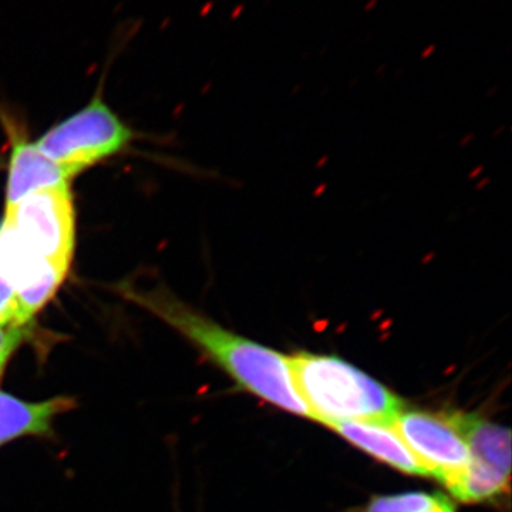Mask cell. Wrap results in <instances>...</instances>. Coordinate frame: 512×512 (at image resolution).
Here are the masks:
<instances>
[{"mask_svg": "<svg viewBox=\"0 0 512 512\" xmlns=\"http://www.w3.org/2000/svg\"><path fill=\"white\" fill-rule=\"evenodd\" d=\"M447 416L466 440L471 461L511 478L510 430L477 414L451 412Z\"/></svg>", "mask_w": 512, "mask_h": 512, "instance_id": "obj_10", "label": "cell"}, {"mask_svg": "<svg viewBox=\"0 0 512 512\" xmlns=\"http://www.w3.org/2000/svg\"><path fill=\"white\" fill-rule=\"evenodd\" d=\"M345 512H456L454 505L443 494L410 493L379 495L362 507Z\"/></svg>", "mask_w": 512, "mask_h": 512, "instance_id": "obj_12", "label": "cell"}, {"mask_svg": "<svg viewBox=\"0 0 512 512\" xmlns=\"http://www.w3.org/2000/svg\"><path fill=\"white\" fill-rule=\"evenodd\" d=\"M3 165H5V163H3L2 158H0V168H2V167H3Z\"/></svg>", "mask_w": 512, "mask_h": 512, "instance_id": "obj_15", "label": "cell"}, {"mask_svg": "<svg viewBox=\"0 0 512 512\" xmlns=\"http://www.w3.org/2000/svg\"><path fill=\"white\" fill-rule=\"evenodd\" d=\"M2 224L30 255L69 271L76 242L69 184L32 192L6 208Z\"/></svg>", "mask_w": 512, "mask_h": 512, "instance_id": "obj_4", "label": "cell"}, {"mask_svg": "<svg viewBox=\"0 0 512 512\" xmlns=\"http://www.w3.org/2000/svg\"><path fill=\"white\" fill-rule=\"evenodd\" d=\"M133 138V131L96 96L83 110L50 128L36 147L73 178L123 151Z\"/></svg>", "mask_w": 512, "mask_h": 512, "instance_id": "obj_3", "label": "cell"}, {"mask_svg": "<svg viewBox=\"0 0 512 512\" xmlns=\"http://www.w3.org/2000/svg\"><path fill=\"white\" fill-rule=\"evenodd\" d=\"M120 293L177 330L241 389L284 412L312 420L311 410L296 392L289 356L224 328L168 289L138 291L123 285Z\"/></svg>", "mask_w": 512, "mask_h": 512, "instance_id": "obj_1", "label": "cell"}, {"mask_svg": "<svg viewBox=\"0 0 512 512\" xmlns=\"http://www.w3.org/2000/svg\"><path fill=\"white\" fill-rule=\"evenodd\" d=\"M444 487L461 503H485L510 493V478L471 461L463 473L451 478Z\"/></svg>", "mask_w": 512, "mask_h": 512, "instance_id": "obj_11", "label": "cell"}, {"mask_svg": "<svg viewBox=\"0 0 512 512\" xmlns=\"http://www.w3.org/2000/svg\"><path fill=\"white\" fill-rule=\"evenodd\" d=\"M0 328H26L20 323L18 296L8 281L0 276Z\"/></svg>", "mask_w": 512, "mask_h": 512, "instance_id": "obj_13", "label": "cell"}, {"mask_svg": "<svg viewBox=\"0 0 512 512\" xmlns=\"http://www.w3.org/2000/svg\"><path fill=\"white\" fill-rule=\"evenodd\" d=\"M328 427L349 441L352 446L360 448L394 470L402 471L409 476L430 477L427 468L414 456L413 451L407 447L392 426L348 421L328 424Z\"/></svg>", "mask_w": 512, "mask_h": 512, "instance_id": "obj_8", "label": "cell"}, {"mask_svg": "<svg viewBox=\"0 0 512 512\" xmlns=\"http://www.w3.org/2000/svg\"><path fill=\"white\" fill-rule=\"evenodd\" d=\"M25 336L26 328H0V377Z\"/></svg>", "mask_w": 512, "mask_h": 512, "instance_id": "obj_14", "label": "cell"}, {"mask_svg": "<svg viewBox=\"0 0 512 512\" xmlns=\"http://www.w3.org/2000/svg\"><path fill=\"white\" fill-rule=\"evenodd\" d=\"M70 180L69 173L40 153L36 143H29L23 137L15 138L6 185V208L18 204L32 192L69 184Z\"/></svg>", "mask_w": 512, "mask_h": 512, "instance_id": "obj_9", "label": "cell"}, {"mask_svg": "<svg viewBox=\"0 0 512 512\" xmlns=\"http://www.w3.org/2000/svg\"><path fill=\"white\" fill-rule=\"evenodd\" d=\"M67 272L30 255L20 247L9 229L0 224V276L15 289L23 326H28L33 316L53 298Z\"/></svg>", "mask_w": 512, "mask_h": 512, "instance_id": "obj_6", "label": "cell"}, {"mask_svg": "<svg viewBox=\"0 0 512 512\" xmlns=\"http://www.w3.org/2000/svg\"><path fill=\"white\" fill-rule=\"evenodd\" d=\"M392 427L429 471L430 477L446 484L471 463L466 440L447 413L403 410Z\"/></svg>", "mask_w": 512, "mask_h": 512, "instance_id": "obj_5", "label": "cell"}, {"mask_svg": "<svg viewBox=\"0 0 512 512\" xmlns=\"http://www.w3.org/2000/svg\"><path fill=\"white\" fill-rule=\"evenodd\" d=\"M296 392L319 423L392 426L404 403L392 390L338 356L298 352L289 356Z\"/></svg>", "mask_w": 512, "mask_h": 512, "instance_id": "obj_2", "label": "cell"}, {"mask_svg": "<svg viewBox=\"0 0 512 512\" xmlns=\"http://www.w3.org/2000/svg\"><path fill=\"white\" fill-rule=\"evenodd\" d=\"M76 402L72 397L29 402L0 390V447L23 437H46L53 433L57 417L70 412Z\"/></svg>", "mask_w": 512, "mask_h": 512, "instance_id": "obj_7", "label": "cell"}]
</instances>
